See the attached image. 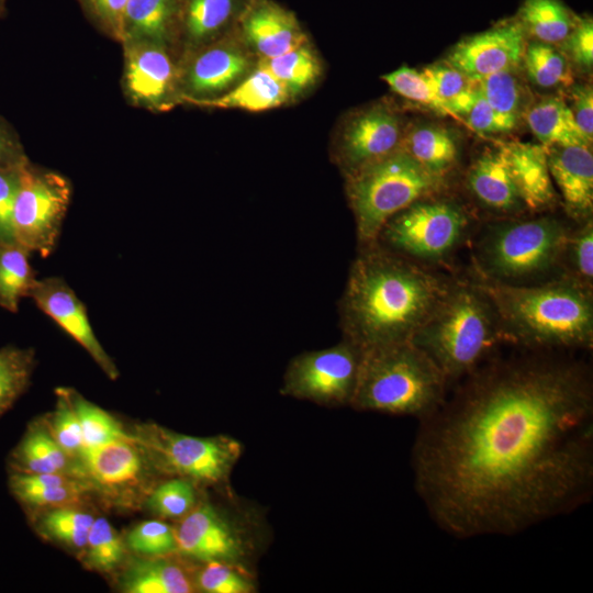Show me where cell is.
Returning <instances> with one entry per match:
<instances>
[{"label":"cell","instance_id":"4fadbf2b","mask_svg":"<svg viewBox=\"0 0 593 593\" xmlns=\"http://www.w3.org/2000/svg\"><path fill=\"white\" fill-rule=\"evenodd\" d=\"M253 53L235 27L179 58L180 104L219 97L253 70Z\"/></svg>","mask_w":593,"mask_h":593},{"label":"cell","instance_id":"e0dca14e","mask_svg":"<svg viewBox=\"0 0 593 593\" xmlns=\"http://www.w3.org/2000/svg\"><path fill=\"white\" fill-rule=\"evenodd\" d=\"M29 298L83 347L110 379L115 380L119 377L114 361L91 327L85 304L64 279L58 277L37 279Z\"/></svg>","mask_w":593,"mask_h":593},{"label":"cell","instance_id":"c3c4849f","mask_svg":"<svg viewBox=\"0 0 593 593\" xmlns=\"http://www.w3.org/2000/svg\"><path fill=\"white\" fill-rule=\"evenodd\" d=\"M21 169L22 167L0 169V245L16 243L13 231V208Z\"/></svg>","mask_w":593,"mask_h":593},{"label":"cell","instance_id":"d4e9b609","mask_svg":"<svg viewBox=\"0 0 593 593\" xmlns=\"http://www.w3.org/2000/svg\"><path fill=\"white\" fill-rule=\"evenodd\" d=\"M178 5L179 0H128L120 43L146 41L175 51Z\"/></svg>","mask_w":593,"mask_h":593},{"label":"cell","instance_id":"ac0fdd59","mask_svg":"<svg viewBox=\"0 0 593 593\" xmlns=\"http://www.w3.org/2000/svg\"><path fill=\"white\" fill-rule=\"evenodd\" d=\"M78 462L88 483L113 495L142 485L155 471L133 438L83 447Z\"/></svg>","mask_w":593,"mask_h":593},{"label":"cell","instance_id":"d590c367","mask_svg":"<svg viewBox=\"0 0 593 593\" xmlns=\"http://www.w3.org/2000/svg\"><path fill=\"white\" fill-rule=\"evenodd\" d=\"M68 394L78 417L85 447L103 445L118 439H132L120 423L94 403L86 400L75 390Z\"/></svg>","mask_w":593,"mask_h":593},{"label":"cell","instance_id":"83f0119b","mask_svg":"<svg viewBox=\"0 0 593 593\" xmlns=\"http://www.w3.org/2000/svg\"><path fill=\"white\" fill-rule=\"evenodd\" d=\"M526 121L533 134L545 147L591 146L579 130L570 105L559 97H546L533 104Z\"/></svg>","mask_w":593,"mask_h":593},{"label":"cell","instance_id":"3957f363","mask_svg":"<svg viewBox=\"0 0 593 593\" xmlns=\"http://www.w3.org/2000/svg\"><path fill=\"white\" fill-rule=\"evenodd\" d=\"M478 284L495 311L503 339L538 350L592 346L591 289L574 278L534 287L491 279Z\"/></svg>","mask_w":593,"mask_h":593},{"label":"cell","instance_id":"f546056e","mask_svg":"<svg viewBox=\"0 0 593 593\" xmlns=\"http://www.w3.org/2000/svg\"><path fill=\"white\" fill-rule=\"evenodd\" d=\"M518 18L525 33L547 44L563 42L578 20L560 0H525Z\"/></svg>","mask_w":593,"mask_h":593},{"label":"cell","instance_id":"f5cc1de1","mask_svg":"<svg viewBox=\"0 0 593 593\" xmlns=\"http://www.w3.org/2000/svg\"><path fill=\"white\" fill-rule=\"evenodd\" d=\"M5 1L7 0H0V18L3 15L5 11Z\"/></svg>","mask_w":593,"mask_h":593},{"label":"cell","instance_id":"5bb4252c","mask_svg":"<svg viewBox=\"0 0 593 593\" xmlns=\"http://www.w3.org/2000/svg\"><path fill=\"white\" fill-rule=\"evenodd\" d=\"M402 138L400 118L387 107L374 105L345 123L334 158L347 176L398 150Z\"/></svg>","mask_w":593,"mask_h":593},{"label":"cell","instance_id":"44dd1931","mask_svg":"<svg viewBox=\"0 0 593 593\" xmlns=\"http://www.w3.org/2000/svg\"><path fill=\"white\" fill-rule=\"evenodd\" d=\"M552 180L558 186L569 215L591 219L593 208V155L591 146L546 147Z\"/></svg>","mask_w":593,"mask_h":593},{"label":"cell","instance_id":"7c38bea8","mask_svg":"<svg viewBox=\"0 0 593 593\" xmlns=\"http://www.w3.org/2000/svg\"><path fill=\"white\" fill-rule=\"evenodd\" d=\"M123 48L122 90L136 108L165 112L180 104L179 57L168 46L126 41Z\"/></svg>","mask_w":593,"mask_h":593},{"label":"cell","instance_id":"60d3db41","mask_svg":"<svg viewBox=\"0 0 593 593\" xmlns=\"http://www.w3.org/2000/svg\"><path fill=\"white\" fill-rule=\"evenodd\" d=\"M239 563L210 561L193 572L197 591L206 593H251L253 579Z\"/></svg>","mask_w":593,"mask_h":593},{"label":"cell","instance_id":"e575fe53","mask_svg":"<svg viewBox=\"0 0 593 593\" xmlns=\"http://www.w3.org/2000/svg\"><path fill=\"white\" fill-rule=\"evenodd\" d=\"M125 540L105 517L94 518L83 549V562L99 572L119 567L125 556Z\"/></svg>","mask_w":593,"mask_h":593},{"label":"cell","instance_id":"7dc6e473","mask_svg":"<svg viewBox=\"0 0 593 593\" xmlns=\"http://www.w3.org/2000/svg\"><path fill=\"white\" fill-rule=\"evenodd\" d=\"M462 118L469 126L480 133H505L516 125V122L499 114L488 103L477 85L473 100Z\"/></svg>","mask_w":593,"mask_h":593},{"label":"cell","instance_id":"681fc988","mask_svg":"<svg viewBox=\"0 0 593 593\" xmlns=\"http://www.w3.org/2000/svg\"><path fill=\"white\" fill-rule=\"evenodd\" d=\"M572 60L589 69L593 65V22L591 18L578 19L574 27L563 41Z\"/></svg>","mask_w":593,"mask_h":593},{"label":"cell","instance_id":"484cf974","mask_svg":"<svg viewBox=\"0 0 593 593\" xmlns=\"http://www.w3.org/2000/svg\"><path fill=\"white\" fill-rule=\"evenodd\" d=\"M127 593L195 592L193 572L169 556L142 557L133 560L121 578Z\"/></svg>","mask_w":593,"mask_h":593},{"label":"cell","instance_id":"2e32d148","mask_svg":"<svg viewBox=\"0 0 593 593\" xmlns=\"http://www.w3.org/2000/svg\"><path fill=\"white\" fill-rule=\"evenodd\" d=\"M178 552L201 561L239 563L245 546L237 529L212 504L198 503L175 527Z\"/></svg>","mask_w":593,"mask_h":593},{"label":"cell","instance_id":"7402d4cb","mask_svg":"<svg viewBox=\"0 0 593 593\" xmlns=\"http://www.w3.org/2000/svg\"><path fill=\"white\" fill-rule=\"evenodd\" d=\"M501 149L524 206L533 211L551 206L556 192L547 148L541 144L511 142L503 144Z\"/></svg>","mask_w":593,"mask_h":593},{"label":"cell","instance_id":"7bdbcfd3","mask_svg":"<svg viewBox=\"0 0 593 593\" xmlns=\"http://www.w3.org/2000/svg\"><path fill=\"white\" fill-rule=\"evenodd\" d=\"M56 395V407L51 415V423L47 424L46 421L45 423L60 448L70 458L78 461L79 455L85 447L81 427L71 404L68 389H57Z\"/></svg>","mask_w":593,"mask_h":593},{"label":"cell","instance_id":"f1b7e54d","mask_svg":"<svg viewBox=\"0 0 593 593\" xmlns=\"http://www.w3.org/2000/svg\"><path fill=\"white\" fill-rule=\"evenodd\" d=\"M427 171L445 177L456 165L458 145L454 135L437 125H421L403 136L401 146Z\"/></svg>","mask_w":593,"mask_h":593},{"label":"cell","instance_id":"cb8c5ba5","mask_svg":"<svg viewBox=\"0 0 593 593\" xmlns=\"http://www.w3.org/2000/svg\"><path fill=\"white\" fill-rule=\"evenodd\" d=\"M9 489L27 510L72 505L87 491V481L65 473L10 472Z\"/></svg>","mask_w":593,"mask_h":593},{"label":"cell","instance_id":"4dcf8cb0","mask_svg":"<svg viewBox=\"0 0 593 593\" xmlns=\"http://www.w3.org/2000/svg\"><path fill=\"white\" fill-rule=\"evenodd\" d=\"M33 516L37 533L76 550H83L93 515L72 505L41 508Z\"/></svg>","mask_w":593,"mask_h":593},{"label":"cell","instance_id":"f907efd6","mask_svg":"<svg viewBox=\"0 0 593 593\" xmlns=\"http://www.w3.org/2000/svg\"><path fill=\"white\" fill-rule=\"evenodd\" d=\"M30 159L24 150L19 134L13 126L0 115V169L21 168Z\"/></svg>","mask_w":593,"mask_h":593},{"label":"cell","instance_id":"9a60e30c","mask_svg":"<svg viewBox=\"0 0 593 593\" xmlns=\"http://www.w3.org/2000/svg\"><path fill=\"white\" fill-rule=\"evenodd\" d=\"M525 47V31L518 21H512L461 40L450 49L446 63L477 82L515 69L523 60Z\"/></svg>","mask_w":593,"mask_h":593},{"label":"cell","instance_id":"5b68a950","mask_svg":"<svg viewBox=\"0 0 593 593\" xmlns=\"http://www.w3.org/2000/svg\"><path fill=\"white\" fill-rule=\"evenodd\" d=\"M501 339L495 311L480 286L455 283L411 342L451 384L481 367Z\"/></svg>","mask_w":593,"mask_h":593},{"label":"cell","instance_id":"d6986e66","mask_svg":"<svg viewBox=\"0 0 593 593\" xmlns=\"http://www.w3.org/2000/svg\"><path fill=\"white\" fill-rule=\"evenodd\" d=\"M236 29L259 59L280 56L309 42L295 15L272 0H248Z\"/></svg>","mask_w":593,"mask_h":593},{"label":"cell","instance_id":"8992f818","mask_svg":"<svg viewBox=\"0 0 593 593\" xmlns=\"http://www.w3.org/2000/svg\"><path fill=\"white\" fill-rule=\"evenodd\" d=\"M345 177L359 245L378 240L393 215L444 186V177L427 171L401 147Z\"/></svg>","mask_w":593,"mask_h":593},{"label":"cell","instance_id":"277c9868","mask_svg":"<svg viewBox=\"0 0 593 593\" xmlns=\"http://www.w3.org/2000/svg\"><path fill=\"white\" fill-rule=\"evenodd\" d=\"M448 387L436 363L412 342H405L362 353L350 406L422 421L444 404Z\"/></svg>","mask_w":593,"mask_h":593},{"label":"cell","instance_id":"d6a6232c","mask_svg":"<svg viewBox=\"0 0 593 593\" xmlns=\"http://www.w3.org/2000/svg\"><path fill=\"white\" fill-rule=\"evenodd\" d=\"M30 254L18 243L0 245V306L12 313L18 312L20 300L29 296L37 280Z\"/></svg>","mask_w":593,"mask_h":593},{"label":"cell","instance_id":"6da1fadb","mask_svg":"<svg viewBox=\"0 0 593 593\" xmlns=\"http://www.w3.org/2000/svg\"><path fill=\"white\" fill-rule=\"evenodd\" d=\"M414 489L458 539L514 536L593 497L589 367L535 354L493 360L418 421Z\"/></svg>","mask_w":593,"mask_h":593},{"label":"cell","instance_id":"603a6c76","mask_svg":"<svg viewBox=\"0 0 593 593\" xmlns=\"http://www.w3.org/2000/svg\"><path fill=\"white\" fill-rule=\"evenodd\" d=\"M468 186L475 198L491 210L508 213L524 206L501 147L483 152L472 163Z\"/></svg>","mask_w":593,"mask_h":593},{"label":"cell","instance_id":"8fae6325","mask_svg":"<svg viewBox=\"0 0 593 593\" xmlns=\"http://www.w3.org/2000/svg\"><path fill=\"white\" fill-rule=\"evenodd\" d=\"M467 226L466 213L455 203L423 199L393 215L378 240L405 257L436 260L457 246Z\"/></svg>","mask_w":593,"mask_h":593},{"label":"cell","instance_id":"ee69618b","mask_svg":"<svg viewBox=\"0 0 593 593\" xmlns=\"http://www.w3.org/2000/svg\"><path fill=\"white\" fill-rule=\"evenodd\" d=\"M126 546L142 557H163L178 552L175 527L158 521H145L133 527Z\"/></svg>","mask_w":593,"mask_h":593},{"label":"cell","instance_id":"f6af8a7d","mask_svg":"<svg viewBox=\"0 0 593 593\" xmlns=\"http://www.w3.org/2000/svg\"><path fill=\"white\" fill-rule=\"evenodd\" d=\"M91 23L120 43L122 20L128 0H77Z\"/></svg>","mask_w":593,"mask_h":593},{"label":"cell","instance_id":"52a82bcc","mask_svg":"<svg viewBox=\"0 0 593 593\" xmlns=\"http://www.w3.org/2000/svg\"><path fill=\"white\" fill-rule=\"evenodd\" d=\"M568 238L563 223L548 216L502 223L484 238L480 262L494 281L536 277L555 267L566 253Z\"/></svg>","mask_w":593,"mask_h":593},{"label":"cell","instance_id":"f35d334b","mask_svg":"<svg viewBox=\"0 0 593 593\" xmlns=\"http://www.w3.org/2000/svg\"><path fill=\"white\" fill-rule=\"evenodd\" d=\"M523 60L528 78L541 88L568 85L570 80L567 60L552 44L539 41L529 43Z\"/></svg>","mask_w":593,"mask_h":593},{"label":"cell","instance_id":"816d5d0a","mask_svg":"<svg viewBox=\"0 0 593 593\" xmlns=\"http://www.w3.org/2000/svg\"><path fill=\"white\" fill-rule=\"evenodd\" d=\"M570 107L574 121L585 137L592 144L593 138V90L589 85H577L571 91Z\"/></svg>","mask_w":593,"mask_h":593},{"label":"cell","instance_id":"74e56055","mask_svg":"<svg viewBox=\"0 0 593 593\" xmlns=\"http://www.w3.org/2000/svg\"><path fill=\"white\" fill-rule=\"evenodd\" d=\"M422 71L452 114L462 118L473 100L475 82L447 63L428 66Z\"/></svg>","mask_w":593,"mask_h":593},{"label":"cell","instance_id":"b9f144b4","mask_svg":"<svg viewBox=\"0 0 593 593\" xmlns=\"http://www.w3.org/2000/svg\"><path fill=\"white\" fill-rule=\"evenodd\" d=\"M399 96L421 103L439 114L452 115L446 103L436 94L428 78L423 71L402 66L381 77Z\"/></svg>","mask_w":593,"mask_h":593},{"label":"cell","instance_id":"ab89813d","mask_svg":"<svg viewBox=\"0 0 593 593\" xmlns=\"http://www.w3.org/2000/svg\"><path fill=\"white\" fill-rule=\"evenodd\" d=\"M514 70L495 72L477 81L475 85L499 114L517 123L525 92Z\"/></svg>","mask_w":593,"mask_h":593},{"label":"cell","instance_id":"ffe728a7","mask_svg":"<svg viewBox=\"0 0 593 593\" xmlns=\"http://www.w3.org/2000/svg\"><path fill=\"white\" fill-rule=\"evenodd\" d=\"M248 0H179L175 51L181 56L236 27Z\"/></svg>","mask_w":593,"mask_h":593},{"label":"cell","instance_id":"7a4b0ae2","mask_svg":"<svg viewBox=\"0 0 593 593\" xmlns=\"http://www.w3.org/2000/svg\"><path fill=\"white\" fill-rule=\"evenodd\" d=\"M449 287L379 240L359 245L338 304L343 338L361 353L411 342Z\"/></svg>","mask_w":593,"mask_h":593},{"label":"cell","instance_id":"1f68e13d","mask_svg":"<svg viewBox=\"0 0 593 593\" xmlns=\"http://www.w3.org/2000/svg\"><path fill=\"white\" fill-rule=\"evenodd\" d=\"M257 66L270 72L286 88L290 98L310 88L321 74L320 60L309 42L280 56L258 59Z\"/></svg>","mask_w":593,"mask_h":593},{"label":"cell","instance_id":"8d00e7d4","mask_svg":"<svg viewBox=\"0 0 593 593\" xmlns=\"http://www.w3.org/2000/svg\"><path fill=\"white\" fill-rule=\"evenodd\" d=\"M194 482L172 477L155 486L147 495V510L160 518L180 521L198 504Z\"/></svg>","mask_w":593,"mask_h":593},{"label":"cell","instance_id":"4316f807","mask_svg":"<svg viewBox=\"0 0 593 593\" xmlns=\"http://www.w3.org/2000/svg\"><path fill=\"white\" fill-rule=\"evenodd\" d=\"M286 88L266 69L256 66L240 82L225 93L187 104L206 109H240L250 112L267 111L290 100Z\"/></svg>","mask_w":593,"mask_h":593},{"label":"cell","instance_id":"bcb514c9","mask_svg":"<svg viewBox=\"0 0 593 593\" xmlns=\"http://www.w3.org/2000/svg\"><path fill=\"white\" fill-rule=\"evenodd\" d=\"M566 250L570 253V261L574 278L588 288L593 281V225L592 219L585 221L581 230L569 235Z\"/></svg>","mask_w":593,"mask_h":593},{"label":"cell","instance_id":"30bf717a","mask_svg":"<svg viewBox=\"0 0 593 593\" xmlns=\"http://www.w3.org/2000/svg\"><path fill=\"white\" fill-rule=\"evenodd\" d=\"M361 358V350L345 338L328 348L304 351L289 362L280 393L325 406H350Z\"/></svg>","mask_w":593,"mask_h":593},{"label":"cell","instance_id":"9c48e42d","mask_svg":"<svg viewBox=\"0 0 593 593\" xmlns=\"http://www.w3.org/2000/svg\"><path fill=\"white\" fill-rule=\"evenodd\" d=\"M71 193L64 175L31 160L25 164L13 208L15 242L31 254L48 257L58 242Z\"/></svg>","mask_w":593,"mask_h":593},{"label":"cell","instance_id":"836d02e7","mask_svg":"<svg viewBox=\"0 0 593 593\" xmlns=\"http://www.w3.org/2000/svg\"><path fill=\"white\" fill-rule=\"evenodd\" d=\"M35 362L32 348L14 345L0 348V417L30 387Z\"/></svg>","mask_w":593,"mask_h":593},{"label":"cell","instance_id":"ba28073f","mask_svg":"<svg viewBox=\"0 0 593 593\" xmlns=\"http://www.w3.org/2000/svg\"><path fill=\"white\" fill-rule=\"evenodd\" d=\"M132 438L156 472L194 483L225 481L242 452L239 443L228 436L194 437L155 424L138 426Z\"/></svg>","mask_w":593,"mask_h":593}]
</instances>
